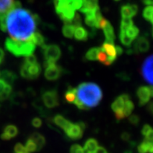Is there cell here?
Listing matches in <instances>:
<instances>
[{
  "label": "cell",
  "instance_id": "cell-1",
  "mask_svg": "<svg viewBox=\"0 0 153 153\" xmlns=\"http://www.w3.org/2000/svg\"><path fill=\"white\" fill-rule=\"evenodd\" d=\"M38 21L36 14L15 2L8 12L0 16V29L8 33L13 40L28 42L37 31Z\"/></svg>",
  "mask_w": 153,
  "mask_h": 153
},
{
  "label": "cell",
  "instance_id": "cell-2",
  "mask_svg": "<svg viewBox=\"0 0 153 153\" xmlns=\"http://www.w3.org/2000/svg\"><path fill=\"white\" fill-rule=\"evenodd\" d=\"M74 104L81 110H88L96 107L102 99V91L93 82H83L76 88Z\"/></svg>",
  "mask_w": 153,
  "mask_h": 153
},
{
  "label": "cell",
  "instance_id": "cell-3",
  "mask_svg": "<svg viewBox=\"0 0 153 153\" xmlns=\"http://www.w3.org/2000/svg\"><path fill=\"white\" fill-rule=\"evenodd\" d=\"M55 10L64 23H71L76 10H81L84 0H54Z\"/></svg>",
  "mask_w": 153,
  "mask_h": 153
},
{
  "label": "cell",
  "instance_id": "cell-4",
  "mask_svg": "<svg viewBox=\"0 0 153 153\" xmlns=\"http://www.w3.org/2000/svg\"><path fill=\"white\" fill-rule=\"evenodd\" d=\"M5 46L10 53L17 57L28 56L35 51V45L31 42H20L6 38Z\"/></svg>",
  "mask_w": 153,
  "mask_h": 153
},
{
  "label": "cell",
  "instance_id": "cell-5",
  "mask_svg": "<svg viewBox=\"0 0 153 153\" xmlns=\"http://www.w3.org/2000/svg\"><path fill=\"white\" fill-rule=\"evenodd\" d=\"M20 73L23 78L26 80H34L40 76L42 73V67L38 62L34 64H28L23 61Z\"/></svg>",
  "mask_w": 153,
  "mask_h": 153
},
{
  "label": "cell",
  "instance_id": "cell-6",
  "mask_svg": "<svg viewBox=\"0 0 153 153\" xmlns=\"http://www.w3.org/2000/svg\"><path fill=\"white\" fill-rule=\"evenodd\" d=\"M42 53L45 59V62H56L61 57L60 48L56 44L45 45L42 47Z\"/></svg>",
  "mask_w": 153,
  "mask_h": 153
},
{
  "label": "cell",
  "instance_id": "cell-7",
  "mask_svg": "<svg viewBox=\"0 0 153 153\" xmlns=\"http://www.w3.org/2000/svg\"><path fill=\"white\" fill-rule=\"evenodd\" d=\"M45 77L48 81H56L58 80L63 73V69L56 64V62H44Z\"/></svg>",
  "mask_w": 153,
  "mask_h": 153
},
{
  "label": "cell",
  "instance_id": "cell-8",
  "mask_svg": "<svg viewBox=\"0 0 153 153\" xmlns=\"http://www.w3.org/2000/svg\"><path fill=\"white\" fill-rule=\"evenodd\" d=\"M130 96L127 94H123L120 95L113 101V102L111 105V109L113 111L115 114V117L117 118V120L124 119V116L123 113V106H124L125 102L130 99Z\"/></svg>",
  "mask_w": 153,
  "mask_h": 153
},
{
  "label": "cell",
  "instance_id": "cell-9",
  "mask_svg": "<svg viewBox=\"0 0 153 153\" xmlns=\"http://www.w3.org/2000/svg\"><path fill=\"white\" fill-rule=\"evenodd\" d=\"M42 100L44 105L48 109H53L55 107L58 106L59 104L58 92L55 89L44 91L42 95Z\"/></svg>",
  "mask_w": 153,
  "mask_h": 153
},
{
  "label": "cell",
  "instance_id": "cell-10",
  "mask_svg": "<svg viewBox=\"0 0 153 153\" xmlns=\"http://www.w3.org/2000/svg\"><path fill=\"white\" fill-rule=\"evenodd\" d=\"M85 127H86L85 123L83 122H78L76 123H72L71 126L65 132V134L69 139L76 141V140L81 139L83 137Z\"/></svg>",
  "mask_w": 153,
  "mask_h": 153
},
{
  "label": "cell",
  "instance_id": "cell-11",
  "mask_svg": "<svg viewBox=\"0 0 153 153\" xmlns=\"http://www.w3.org/2000/svg\"><path fill=\"white\" fill-rule=\"evenodd\" d=\"M141 75L146 82L153 86V55L145 59L141 66Z\"/></svg>",
  "mask_w": 153,
  "mask_h": 153
},
{
  "label": "cell",
  "instance_id": "cell-12",
  "mask_svg": "<svg viewBox=\"0 0 153 153\" xmlns=\"http://www.w3.org/2000/svg\"><path fill=\"white\" fill-rule=\"evenodd\" d=\"M101 48L105 52V54H106L107 56H108L106 62H105V66H110V65L113 64V62H115V60H116L117 58L116 46L114 45V44L104 42V43L102 44Z\"/></svg>",
  "mask_w": 153,
  "mask_h": 153
},
{
  "label": "cell",
  "instance_id": "cell-13",
  "mask_svg": "<svg viewBox=\"0 0 153 153\" xmlns=\"http://www.w3.org/2000/svg\"><path fill=\"white\" fill-rule=\"evenodd\" d=\"M149 48H150V44L148 38L144 36H141L138 37L135 41L132 51L135 53H143L148 52Z\"/></svg>",
  "mask_w": 153,
  "mask_h": 153
},
{
  "label": "cell",
  "instance_id": "cell-14",
  "mask_svg": "<svg viewBox=\"0 0 153 153\" xmlns=\"http://www.w3.org/2000/svg\"><path fill=\"white\" fill-rule=\"evenodd\" d=\"M137 99H138V104L140 106H144L148 104L151 99V95L149 92V87L141 86L139 87L136 91Z\"/></svg>",
  "mask_w": 153,
  "mask_h": 153
},
{
  "label": "cell",
  "instance_id": "cell-15",
  "mask_svg": "<svg viewBox=\"0 0 153 153\" xmlns=\"http://www.w3.org/2000/svg\"><path fill=\"white\" fill-rule=\"evenodd\" d=\"M138 7L134 4H126L121 6L120 13L122 18H132L137 13Z\"/></svg>",
  "mask_w": 153,
  "mask_h": 153
},
{
  "label": "cell",
  "instance_id": "cell-16",
  "mask_svg": "<svg viewBox=\"0 0 153 153\" xmlns=\"http://www.w3.org/2000/svg\"><path fill=\"white\" fill-rule=\"evenodd\" d=\"M17 134H18V128L15 125L8 124L4 127L1 134V138L5 141H9L10 139L16 137Z\"/></svg>",
  "mask_w": 153,
  "mask_h": 153
},
{
  "label": "cell",
  "instance_id": "cell-17",
  "mask_svg": "<svg viewBox=\"0 0 153 153\" xmlns=\"http://www.w3.org/2000/svg\"><path fill=\"white\" fill-rule=\"evenodd\" d=\"M12 85H9L2 79H0V102L6 100L12 93Z\"/></svg>",
  "mask_w": 153,
  "mask_h": 153
},
{
  "label": "cell",
  "instance_id": "cell-18",
  "mask_svg": "<svg viewBox=\"0 0 153 153\" xmlns=\"http://www.w3.org/2000/svg\"><path fill=\"white\" fill-rule=\"evenodd\" d=\"M53 123L56 125L57 127H60L61 129H62L64 131V132L67 131L69 129V127H71L72 123L71 121L65 119L64 117L61 116V115H56L54 117H53Z\"/></svg>",
  "mask_w": 153,
  "mask_h": 153
},
{
  "label": "cell",
  "instance_id": "cell-19",
  "mask_svg": "<svg viewBox=\"0 0 153 153\" xmlns=\"http://www.w3.org/2000/svg\"><path fill=\"white\" fill-rule=\"evenodd\" d=\"M103 32L105 34V41L106 42L109 43H114V41L116 39V35H115L114 30H113V26L111 25L110 23L107 20L106 24H105V26L102 27Z\"/></svg>",
  "mask_w": 153,
  "mask_h": 153
},
{
  "label": "cell",
  "instance_id": "cell-20",
  "mask_svg": "<svg viewBox=\"0 0 153 153\" xmlns=\"http://www.w3.org/2000/svg\"><path fill=\"white\" fill-rule=\"evenodd\" d=\"M29 138L31 139L34 142V144L36 145L37 151L42 150L45 146V142H46L44 136L42 134H41L40 133H38V132H34L33 134H31Z\"/></svg>",
  "mask_w": 153,
  "mask_h": 153
},
{
  "label": "cell",
  "instance_id": "cell-21",
  "mask_svg": "<svg viewBox=\"0 0 153 153\" xmlns=\"http://www.w3.org/2000/svg\"><path fill=\"white\" fill-rule=\"evenodd\" d=\"M99 8V1L98 0H84L83 6L81 8V12L85 13L88 11H95Z\"/></svg>",
  "mask_w": 153,
  "mask_h": 153
},
{
  "label": "cell",
  "instance_id": "cell-22",
  "mask_svg": "<svg viewBox=\"0 0 153 153\" xmlns=\"http://www.w3.org/2000/svg\"><path fill=\"white\" fill-rule=\"evenodd\" d=\"M98 147H99V143L96 139L89 138L85 141V146L83 149L85 153H95Z\"/></svg>",
  "mask_w": 153,
  "mask_h": 153
},
{
  "label": "cell",
  "instance_id": "cell-23",
  "mask_svg": "<svg viewBox=\"0 0 153 153\" xmlns=\"http://www.w3.org/2000/svg\"><path fill=\"white\" fill-rule=\"evenodd\" d=\"M74 38L77 41L81 42H85L88 38V30L83 27L82 26L76 27L74 30Z\"/></svg>",
  "mask_w": 153,
  "mask_h": 153
},
{
  "label": "cell",
  "instance_id": "cell-24",
  "mask_svg": "<svg viewBox=\"0 0 153 153\" xmlns=\"http://www.w3.org/2000/svg\"><path fill=\"white\" fill-rule=\"evenodd\" d=\"M1 76L3 81H6L7 84L12 85L17 79V76L14 72H13L11 71H8V70H4L1 73Z\"/></svg>",
  "mask_w": 153,
  "mask_h": 153
},
{
  "label": "cell",
  "instance_id": "cell-25",
  "mask_svg": "<svg viewBox=\"0 0 153 153\" xmlns=\"http://www.w3.org/2000/svg\"><path fill=\"white\" fill-rule=\"evenodd\" d=\"M138 153H151L153 152V141H149L144 140L137 146Z\"/></svg>",
  "mask_w": 153,
  "mask_h": 153
},
{
  "label": "cell",
  "instance_id": "cell-26",
  "mask_svg": "<svg viewBox=\"0 0 153 153\" xmlns=\"http://www.w3.org/2000/svg\"><path fill=\"white\" fill-rule=\"evenodd\" d=\"M14 3V0H0V16H2L8 12L13 6Z\"/></svg>",
  "mask_w": 153,
  "mask_h": 153
},
{
  "label": "cell",
  "instance_id": "cell-27",
  "mask_svg": "<svg viewBox=\"0 0 153 153\" xmlns=\"http://www.w3.org/2000/svg\"><path fill=\"white\" fill-rule=\"evenodd\" d=\"M30 42H31L35 46L38 45V46L43 47L45 45H46L45 44V37L40 32H38V31H36L33 34V36L30 39Z\"/></svg>",
  "mask_w": 153,
  "mask_h": 153
},
{
  "label": "cell",
  "instance_id": "cell-28",
  "mask_svg": "<svg viewBox=\"0 0 153 153\" xmlns=\"http://www.w3.org/2000/svg\"><path fill=\"white\" fill-rule=\"evenodd\" d=\"M75 28L76 27L71 23H65L62 28V34L67 38H73Z\"/></svg>",
  "mask_w": 153,
  "mask_h": 153
},
{
  "label": "cell",
  "instance_id": "cell-29",
  "mask_svg": "<svg viewBox=\"0 0 153 153\" xmlns=\"http://www.w3.org/2000/svg\"><path fill=\"white\" fill-rule=\"evenodd\" d=\"M76 88L73 87H69L67 91L64 94L65 100L68 103H74V101L76 99Z\"/></svg>",
  "mask_w": 153,
  "mask_h": 153
},
{
  "label": "cell",
  "instance_id": "cell-30",
  "mask_svg": "<svg viewBox=\"0 0 153 153\" xmlns=\"http://www.w3.org/2000/svg\"><path fill=\"white\" fill-rule=\"evenodd\" d=\"M134 104L132 102V100L130 99L126 101L123 109V116H124V118L129 117L131 115V113H132V112L134 111Z\"/></svg>",
  "mask_w": 153,
  "mask_h": 153
},
{
  "label": "cell",
  "instance_id": "cell-31",
  "mask_svg": "<svg viewBox=\"0 0 153 153\" xmlns=\"http://www.w3.org/2000/svg\"><path fill=\"white\" fill-rule=\"evenodd\" d=\"M99 51H100V48L98 47H93L89 49L85 54V59L89 61H95L97 60L98 58V54H99Z\"/></svg>",
  "mask_w": 153,
  "mask_h": 153
},
{
  "label": "cell",
  "instance_id": "cell-32",
  "mask_svg": "<svg viewBox=\"0 0 153 153\" xmlns=\"http://www.w3.org/2000/svg\"><path fill=\"white\" fill-rule=\"evenodd\" d=\"M124 32L125 34H126L128 38H131L132 41H134V39H136V38H137V35H138L139 34V29L134 24V25L131 26L130 27H128L127 30H125Z\"/></svg>",
  "mask_w": 153,
  "mask_h": 153
},
{
  "label": "cell",
  "instance_id": "cell-33",
  "mask_svg": "<svg viewBox=\"0 0 153 153\" xmlns=\"http://www.w3.org/2000/svg\"><path fill=\"white\" fill-rule=\"evenodd\" d=\"M143 17L149 22L151 23L153 27V6H146L142 13Z\"/></svg>",
  "mask_w": 153,
  "mask_h": 153
},
{
  "label": "cell",
  "instance_id": "cell-34",
  "mask_svg": "<svg viewBox=\"0 0 153 153\" xmlns=\"http://www.w3.org/2000/svg\"><path fill=\"white\" fill-rule=\"evenodd\" d=\"M120 40L121 43L125 45V46L127 47H131V45H132V42H133V41L131 40V38H129L125 34L124 31L123 30H120Z\"/></svg>",
  "mask_w": 153,
  "mask_h": 153
},
{
  "label": "cell",
  "instance_id": "cell-35",
  "mask_svg": "<svg viewBox=\"0 0 153 153\" xmlns=\"http://www.w3.org/2000/svg\"><path fill=\"white\" fill-rule=\"evenodd\" d=\"M134 25V22L131 18H122L120 23V30L125 31L128 27Z\"/></svg>",
  "mask_w": 153,
  "mask_h": 153
},
{
  "label": "cell",
  "instance_id": "cell-36",
  "mask_svg": "<svg viewBox=\"0 0 153 153\" xmlns=\"http://www.w3.org/2000/svg\"><path fill=\"white\" fill-rule=\"evenodd\" d=\"M25 148H26L27 151L28 152H34L37 151L36 145L34 144V141L30 138H28L26 141Z\"/></svg>",
  "mask_w": 153,
  "mask_h": 153
},
{
  "label": "cell",
  "instance_id": "cell-37",
  "mask_svg": "<svg viewBox=\"0 0 153 153\" xmlns=\"http://www.w3.org/2000/svg\"><path fill=\"white\" fill-rule=\"evenodd\" d=\"M107 55L105 54V53L104 51L100 48V51H99V54H98V58H97V60H99L101 63H102V64L105 65V62H106L107 60Z\"/></svg>",
  "mask_w": 153,
  "mask_h": 153
},
{
  "label": "cell",
  "instance_id": "cell-38",
  "mask_svg": "<svg viewBox=\"0 0 153 153\" xmlns=\"http://www.w3.org/2000/svg\"><path fill=\"white\" fill-rule=\"evenodd\" d=\"M71 153H85L84 151V149L81 147V145L78 144H74L71 147V150H70Z\"/></svg>",
  "mask_w": 153,
  "mask_h": 153
},
{
  "label": "cell",
  "instance_id": "cell-39",
  "mask_svg": "<svg viewBox=\"0 0 153 153\" xmlns=\"http://www.w3.org/2000/svg\"><path fill=\"white\" fill-rule=\"evenodd\" d=\"M14 152L15 153H28L25 146L21 143H17L16 145H15Z\"/></svg>",
  "mask_w": 153,
  "mask_h": 153
},
{
  "label": "cell",
  "instance_id": "cell-40",
  "mask_svg": "<svg viewBox=\"0 0 153 153\" xmlns=\"http://www.w3.org/2000/svg\"><path fill=\"white\" fill-rule=\"evenodd\" d=\"M24 62H27L28 64H34V63L38 62V60H37V57L34 54H31L28 56L25 57L24 59Z\"/></svg>",
  "mask_w": 153,
  "mask_h": 153
},
{
  "label": "cell",
  "instance_id": "cell-41",
  "mask_svg": "<svg viewBox=\"0 0 153 153\" xmlns=\"http://www.w3.org/2000/svg\"><path fill=\"white\" fill-rule=\"evenodd\" d=\"M31 124L35 128H40L42 127V121L38 117H34L31 120Z\"/></svg>",
  "mask_w": 153,
  "mask_h": 153
},
{
  "label": "cell",
  "instance_id": "cell-42",
  "mask_svg": "<svg viewBox=\"0 0 153 153\" xmlns=\"http://www.w3.org/2000/svg\"><path fill=\"white\" fill-rule=\"evenodd\" d=\"M129 122L133 125H137L140 122V117L137 115H131L129 117Z\"/></svg>",
  "mask_w": 153,
  "mask_h": 153
},
{
  "label": "cell",
  "instance_id": "cell-43",
  "mask_svg": "<svg viewBox=\"0 0 153 153\" xmlns=\"http://www.w3.org/2000/svg\"><path fill=\"white\" fill-rule=\"evenodd\" d=\"M152 127L150 126V125L149 124H145L144 125V127H142V130H141V134L143 135L144 137H146L148 134H149V133L150 132V131H152Z\"/></svg>",
  "mask_w": 153,
  "mask_h": 153
},
{
  "label": "cell",
  "instance_id": "cell-44",
  "mask_svg": "<svg viewBox=\"0 0 153 153\" xmlns=\"http://www.w3.org/2000/svg\"><path fill=\"white\" fill-rule=\"evenodd\" d=\"M130 137H131V135H130L129 133H127V132H123L121 134V138L123 139V141H128L130 139Z\"/></svg>",
  "mask_w": 153,
  "mask_h": 153
},
{
  "label": "cell",
  "instance_id": "cell-45",
  "mask_svg": "<svg viewBox=\"0 0 153 153\" xmlns=\"http://www.w3.org/2000/svg\"><path fill=\"white\" fill-rule=\"evenodd\" d=\"M145 140H147L149 141H153V129L149 133V134L145 137Z\"/></svg>",
  "mask_w": 153,
  "mask_h": 153
},
{
  "label": "cell",
  "instance_id": "cell-46",
  "mask_svg": "<svg viewBox=\"0 0 153 153\" xmlns=\"http://www.w3.org/2000/svg\"><path fill=\"white\" fill-rule=\"evenodd\" d=\"M95 153H107V151L106 149L104 147H102V146H99Z\"/></svg>",
  "mask_w": 153,
  "mask_h": 153
},
{
  "label": "cell",
  "instance_id": "cell-47",
  "mask_svg": "<svg viewBox=\"0 0 153 153\" xmlns=\"http://www.w3.org/2000/svg\"><path fill=\"white\" fill-rule=\"evenodd\" d=\"M147 110L150 114L153 115V102H151L150 103H149L147 107Z\"/></svg>",
  "mask_w": 153,
  "mask_h": 153
},
{
  "label": "cell",
  "instance_id": "cell-48",
  "mask_svg": "<svg viewBox=\"0 0 153 153\" xmlns=\"http://www.w3.org/2000/svg\"><path fill=\"white\" fill-rule=\"evenodd\" d=\"M116 51H117V56H121V55L123 54V48H121L120 45H117V46H116Z\"/></svg>",
  "mask_w": 153,
  "mask_h": 153
},
{
  "label": "cell",
  "instance_id": "cell-49",
  "mask_svg": "<svg viewBox=\"0 0 153 153\" xmlns=\"http://www.w3.org/2000/svg\"><path fill=\"white\" fill-rule=\"evenodd\" d=\"M4 58H5L4 51L0 48V64H2V62H3V60H4Z\"/></svg>",
  "mask_w": 153,
  "mask_h": 153
},
{
  "label": "cell",
  "instance_id": "cell-50",
  "mask_svg": "<svg viewBox=\"0 0 153 153\" xmlns=\"http://www.w3.org/2000/svg\"><path fill=\"white\" fill-rule=\"evenodd\" d=\"M145 5H147L148 6H153V0H141Z\"/></svg>",
  "mask_w": 153,
  "mask_h": 153
},
{
  "label": "cell",
  "instance_id": "cell-51",
  "mask_svg": "<svg viewBox=\"0 0 153 153\" xmlns=\"http://www.w3.org/2000/svg\"><path fill=\"white\" fill-rule=\"evenodd\" d=\"M149 92H150V95H151V97H152L153 98V86L152 85L149 86Z\"/></svg>",
  "mask_w": 153,
  "mask_h": 153
},
{
  "label": "cell",
  "instance_id": "cell-52",
  "mask_svg": "<svg viewBox=\"0 0 153 153\" xmlns=\"http://www.w3.org/2000/svg\"><path fill=\"white\" fill-rule=\"evenodd\" d=\"M124 153H132V152H131V151H127V152H125Z\"/></svg>",
  "mask_w": 153,
  "mask_h": 153
},
{
  "label": "cell",
  "instance_id": "cell-53",
  "mask_svg": "<svg viewBox=\"0 0 153 153\" xmlns=\"http://www.w3.org/2000/svg\"><path fill=\"white\" fill-rule=\"evenodd\" d=\"M152 37H153V29H152Z\"/></svg>",
  "mask_w": 153,
  "mask_h": 153
},
{
  "label": "cell",
  "instance_id": "cell-54",
  "mask_svg": "<svg viewBox=\"0 0 153 153\" xmlns=\"http://www.w3.org/2000/svg\"><path fill=\"white\" fill-rule=\"evenodd\" d=\"M114 1H120V0H114Z\"/></svg>",
  "mask_w": 153,
  "mask_h": 153
},
{
  "label": "cell",
  "instance_id": "cell-55",
  "mask_svg": "<svg viewBox=\"0 0 153 153\" xmlns=\"http://www.w3.org/2000/svg\"><path fill=\"white\" fill-rule=\"evenodd\" d=\"M0 76H1V72H0Z\"/></svg>",
  "mask_w": 153,
  "mask_h": 153
},
{
  "label": "cell",
  "instance_id": "cell-56",
  "mask_svg": "<svg viewBox=\"0 0 153 153\" xmlns=\"http://www.w3.org/2000/svg\"><path fill=\"white\" fill-rule=\"evenodd\" d=\"M151 153H153V152H152Z\"/></svg>",
  "mask_w": 153,
  "mask_h": 153
},
{
  "label": "cell",
  "instance_id": "cell-57",
  "mask_svg": "<svg viewBox=\"0 0 153 153\" xmlns=\"http://www.w3.org/2000/svg\"><path fill=\"white\" fill-rule=\"evenodd\" d=\"M28 153H29V152H28Z\"/></svg>",
  "mask_w": 153,
  "mask_h": 153
}]
</instances>
